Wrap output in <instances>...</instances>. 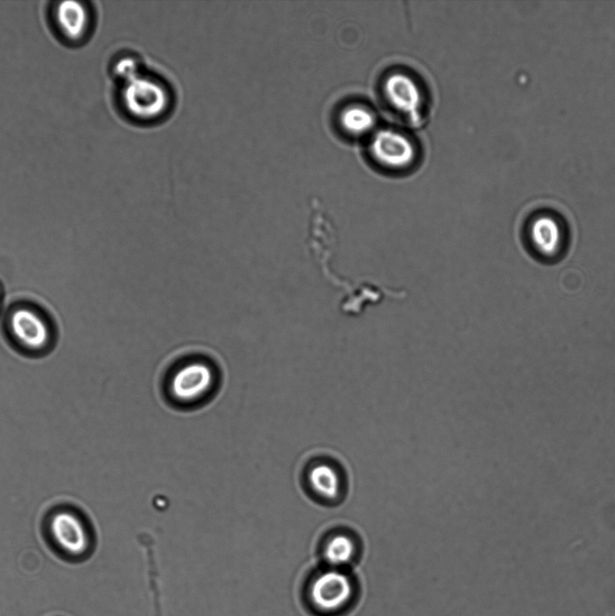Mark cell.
I'll return each mask as SVG.
<instances>
[{
  "mask_svg": "<svg viewBox=\"0 0 615 616\" xmlns=\"http://www.w3.org/2000/svg\"><path fill=\"white\" fill-rule=\"evenodd\" d=\"M2 299H3V290H2V288H1V286H0V306H1V303H2Z\"/></svg>",
  "mask_w": 615,
  "mask_h": 616,
  "instance_id": "7c38bea8",
  "label": "cell"
},
{
  "mask_svg": "<svg viewBox=\"0 0 615 616\" xmlns=\"http://www.w3.org/2000/svg\"><path fill=\"white\" fill-rule=\"evenodd\" d=\"M48 533L55 547L66 556L78 557L91 545V534L82 517L69 509L53 512L48 522Z\"/></svg>",
  "mask_w": 615,
  "mask_h": 616,
  "instance_id": "3957f363",
  "label": "cell"
},
{
  "mask_svg": "<svg viewBox=\"0 0 615 616\" xmlns=\"http://www.w3.org/2000/svg\"><path fill=\"white\" fill-rule=\"evenodd\" d=\"M352 593L350 579L335 570H329L317 576L309 590L312 604L325 612L336 611L345 606Z\"/></svg>",
  "mask_w": 615,
  "mask_h": 616,
  "instance_id": "8992f818",
  "label": "cell"
},
{
  "mask_svg": "<svg viewBox=\"0 0 615 616\" xmlns=\"http://www.w3.org/2000/svg\"><path fill=\"white\" fill-rule=\"evenodd\" d=\"M355 553L354 542L347 535L336 534L331 537L324 549L325 558L333 565H342L349 563Z\"/></svg>",
  "mask_w": 615,
  "mask_h": 616,
  "instance_id": "8fae6325",
  "label": "cell"
},
{
  "mask_svg": "<svg viewBox=\"0 0 615 616\" xmlns=\"http://www.w3.org/2000/svg\"><path fill=\"white\" fill-rule=\"evenodd\" d=\"M383 96L390 106L412 123L421 121L424 97L418 82L404 72H392L383 82Z\"/></svg>",
  "mask_w": 615,
  "mask_h": 616,
  "instance_id": "277c9868",
  "label": "cell"
},
{
  "mask_svg": "<svg viewBox=\"0 0 615 616\" xmlns=\"http://www.w3.org/2000/svg\"><path fill=\"white\" fill-rule=\"evenodd\" d=\"M7 338L22 353L30 355L50 351L55 340V327L46 311L32 302H15L5 313Z\"/></svg>",
  "mask_w": 615,
  "mask_h": 616,
  "instance_id": "6da1fadb",
  "label": "cell"
},
{
  "mask_svg": "<svg viewBox=\"0 0 615 616\" xmlns=\"http://www.w3.org/2000/svg\"><path fill=\"white\" fill-rule=\"evenodd\" d=\"M530 238L540 253L551 256L556 253L561 245L562 231L555 218L541 216L530 225Z\"/></svg>",
  "mask_w": 615,
  "mask_h": 616,
  "instance_id": "ba28073f",
  "label": "cell"
},
{
  "mask_svg": "<svg viewBox=\"0 0 615 616\" xmlns=\"http://www.w3.org/2000/svg\"><path fill=\"white\" fill-rule=\"evenodd\" d=\"M340 124L348 134L360 136L372 130L375 124V116L364 106L351 105L341 112Z\"/></svg>",
  "mask_w": 615,
  "mask_h": 616,
  "instance_id": "30bf717a",
  "label": "cell"
},
{
  "mask_svg": "<svg viewBox=\"0 0 615 616\" xmlns=\"http://www.w3.org/2000/svg\"><path fill=\"white\" fill-rule=\"evenodd\" d=\"M48 17L54 34L65 44H83L93 32L95 14L87 2H52L49 7Z\"/></svg>",
  "mask_w": 615,
  "mask_h": 616,
  "instance_id": "7a4b0ae2",
  "label": "cell"
},
{
  "mask_svg": "<svg viewBox=\"0 0 615 616\" xmlns=\"http://www.w3.org/2000/svg\"><path fill=\"white\" fill-rule=\"evenodd\" d=\"M311 489L325 499L335 498L340 490L338 473L327 464H318L311 467L308 473Z\"/></svg>",
  "mask_w": 615,
  "mask_h": 616,
  "instance_id": "9c48e42d",
  "label": "cell"
},
{
  "mask_svg": "<svg viewBox=\"0 0 615 616\" xmlns=\"http://www.w3.org/2000/svg\"><path fill=\"white\" fill-rule=\"evenodd\" d=\"M214 379L213 371L207 363L189 362L174 372L169 388L177 400L192 402L209 391Z\"/></svg>",
  "mask_w": 615,
  "mask_h": 616,
  "instance_id": "52a82bcc",
  "label": "cell"
},
{
  "mask_svg": "<svg viewBox=\"0 0 615 616\" xmlns=\"http://www.w3.org/2000/svg\"><path fill=\"white\" fill-rule=\"evenodd\" d=\"M370 152L379 165L393 170L409 167L417 155L411 140L392 129L378 132L372 139Z\"/></svg>",
  "mask_w": 615,
  "mask_h": 616,
  "instance_id": "5b68a950",
  "label": "cell"
}]
</instances>
